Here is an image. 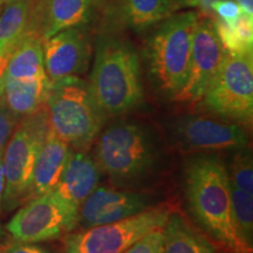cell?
Wrapping results in <instances>:
<instances>
[{
  "label": "cell",
  "instance_id": "6da1fadb",
  "mask_svg": "<svg viewBox=\"0 0 253 253\" xmlns=\"http://www.w3.org/2000/svg\"><path fill=\"white\" fill-rule=\"evenodd\" d=\"M189 210L211 239L229 253H252L237 226L226 164L216 154L189 158L184 169Z\"/></svg>",
  "mask_w": 253,
  "mask_h": 253
},
{
  "label": "cell",
  "instance_id": "7a4b0ae2",
  "mask_svg": "<svg viewBox=\"0 0 253 253\" xmlns=\"http://www.w3.org/2000/svg\"><path fill=\"white\" fill-rule=\"evenodd\" d=\"M88 86L106 116L134 110L143 103L140 58L128 40L103 36L97 41Z\"/></svg>",
  "mask_w": 253,
  "mask_h": 253
},
{
  "label": "cell",
  "instance_id": "3957f363",
  "mask_svg": "<svg viewBox=\"0 0 253 253\" xmlns=\"http://www.w3.org/2000/svg\"><path fill=\"white\" fill-rule=\"evenodd\" d=\"M95 140L93 156L115 185L140 184L160 163V144L153 131L140 122H115L101 130Z\"/></svg>",
  "mask_w": 253,
  "mask_h": 253
},
{
  "label": "cell",
  "instance_id": "277c9868",
  "mask_svg": "<svg viewBox=\"0 0 253 253\" xmlns=\"http://www.w3.org/2000/svg\"><path fill=\"white\" fill-rule=\"evenodd\" d=\"M45 108L50 130L74 149H86L93 143L107 119L88 82L79 77L49 81Z\"/></svg>",
  "mask_w": 253,
  "mask_h": 253
},
{
  "label": "cell",
  "instance_id": "5b68a950",
  "mask_svg": "<svg viewBox=\"0 0 253 253\" xmlns=\"http://www.w3.org/2000/svg\"><path fill=\"white\" fill-rule=\"evenodd\" d=\"M197 12L170 15L150 37L147 46L149 71L163 93L173 97L184 86L191 58Z\"/></svg>",
  "mask_w": 253,
  "mask_h": 253
},
{
  "label": "cell",
  "instance_id": "8992f818",
  "mask_svg": "<svg viewBox=\"0 0 253 253\" xmlns=\"http://www.w3.org/2000/svg\"><path fill=\"white\" fill-rule=\"evenodd\" d=\"M49 130L45 106L19 121L2 151L5 190L2 207L13 210L26 201L34 164Z\"/></svg>",
  "mask_w": 253,
  "mask_h": 253
},
{
  "label": "cell",
  "instance_id": "52a82bcc",
  "mask_svg": "<svg viewBox=\"0 0 253 253\" xmlns=\"http://www.w3.org/2000/svg\"><path fill=\"white\" fill-rule=\"evenodd\" d=\"M219 119L243 126L253 118V56L226 52L216 77L201 100Z\"/></svg>",
  "mask_w": 253,
  "mask_h": 253
},
{
  "label": "cell",
  "instance_id": "ba28073f",
  "mask_svg": "<svg viewBox=\"0 0 253 253\" xmlns=\"http://www.w3.org/2000/svg\"><path fill=\"white\" fill-rule=\"evenodd\" d=\"M170 213L156 205L126 219L81 229L66 237L65 253H125L142 237L162 229Z\"/></svg>",
  "mask_w": 253,
  "mask_h": 253
},
{
  "label": "cell",
  "instance_id": "9c48e42d",
  "mask_svg": "<svg viewBox=\"0 0 253 253\" xmlns=\"http://www.w3.org/2000/svg\"><path fill=\"white\" fill-rule=\"evenodd\" d=\"M78 211L53 192L32 198L8 221L6 229L21 243H40L59 238L77 227Z\"/></svg>",
  "mask_w": 253,
  "mask_h": 253
},
{
  "label": "cell",
  "instance_id": "30bf717a",
  "mask_svg": "<svg viewBox=\"0 0 253 253\" xmlns=\"http://www.w3.org/2000/svg\"><path fill=\"white\" fill-rule=\"evenodd\" d=\"M225 53L214 30L211 14L197 12L188 78L184 86L172 99L177 102H201L216 77Z\"/></svg>",
  "mask_w": 253,
  "mask_h": 253
},
{
  "label": "cell",
  "instance_id": "8fae6325",
  "mask_svg": "<svg viewBox=\"0 0 253 253\" xmlns=\"http://www.w3.org/2000/svg\"><path fill=\"white\" fill-rule=\"evenodd\" d=\"M173 140L182 149L199 154L236 151L249 147L245 126L203 115L183 116L172 126Z\"/></svg>",
  "mask_w": 253,
  "mask_h": 253
},
{
  "label": "cell",
  "instance_id": "7c38bea8",
  "mask_svg": "<svg viewBox=\"0 0 253 253\" xmlns=\"http://www.w3.org/2000/svg\"><path fill=\"white\" fill-rule=\"evenodd\" d=\"M154 207H156L154 198L144 192L99 186L79 208L77 226L87 229L115 223Z\"/></svg>",
  "mask_w": 253,
  "mask_h": 253
},
{
  "label": "cell",
  "instance_id": "4fadbf2b",
  "mask_svg": "<svg viewBox=\"0 0 253 253\" xmlns=\"http://www.w3.org/2000/svg\"><path fill=\"white\" fill-rule=\"evenodd\" d=\"M89 58V38L82 26L67 28L43 40V63L49 81L82 74Z\"/></svg>",
  "mask_w": 253,
  "mask_h": 253
},
{
  "label": "cell",
  "instance_id": "5bb4252c",
  "mask_svg": "<svg viewBox=\"0 0 253 253\" xmlns=\"http://www.w3.org/2000/svg\"><path fill=\"white\" fill-rule=\"evenodd\" d=\"M100 0H34L30 31L43 40L90 20Z\"/></svg>",
  "mask_w": 253,
  "mask_h": 253
},
{
  "label": "cell",
  "instance_id": "9a60e30c",
  "mask_svg": "<svg viewBox=\"0 0 253 253\" xmlns=\"http://www.w3.org/2000/svg\"><path fill=\"white\" fill-rule=\"evenodd\" d=\"M102 173L93 154L72 149L60 181L50 192L78 211L88 196L100 186Z\"/></svg>",
  "mask_w": 253,
  "mask_h": 253
},
{
  "label": "cell",
  "instance_id": "2e32d148",
  "mask_svg": "<svg viewBox=\"0 0 253 253\" xmlns=\"http://www.w3.org/2000/svg\"><path fill=\"white\" fill-rule=\"evenodd\" d=\"M72 148L48 130L34 164L26 201L48 194L60 181Z\"/></svg>",
  "mask_w": 253,
  "mask_h": 253
},
{
  "label": "cell",
  "instance_id": "e0dca14e",
  "mask_svg": "<svg viewBox=\"0 0 253 253\" xmlns=\"http://www.w3.org/2000/svg\"><path fill=\"white\" fill-rule=\"evenodd\" d=\"M49 90L48 78L15 80L5 78V86L0 101L18 118L36 113L45 106Z\"/></svg>",
  "mask_w": 253,
  "mask_h": 253
},
{
  "label": "cell",
  "instance_id": "ac0fdd59",
  "mask_svg": "<svg viewBox=\"0 0 253 253\" xmlns=\"http://www.w3.org/2000/svg\"><path fill=\"white\" fill-rule=\"evenodd\" d=\"M43 63V39L33 31H28L9 53L5 78L15 80L46 78Z\"/></svg>",
  "mask_w": 253,
  "mask_h": 253
},
{
  "label": "cell",
  "instance_id": "d6986e66",
  "mask_svg": "<svg viewBox=\"0 0 253 253\" xmlns=\"http://www.w3.org/2000/svg\"><path fill=\"white\" fill-rule=\"evenodd\" d=\"M161 253H217V249L185 218L171 212L162 227Z\"/></svg>",
  "mask_w": 253,
  "mask_h": 253
},
{
  "label": "cell",
  "instance_id": "ffe728a7",
  "mask_svg": "<svg viewBox=\"0 0 253 253\" xmlns=\"http://www.w3.org/2000/svg\"><path fill=\"white\" fill-rule=\"evenodd\" d=\"M179 6L178 0H119V13L123 23L142 31L172 15Z\"/></svg>",
  "mask_w": 253,
  "mask_h": 253
},
{
  "label": "cell",
  "instance_id": "44dd1931",
  "mask_svg": "<svg viewBox=\"0 0 253 253\" xmlns=\"http://www.w3.org/2000/svg\"><path fill=\"white\" fill-rule=\"evenodd\" d=\"M34 0H20L5 5L0 14V54H8L30 31Z\"/></svg>",
  "mask_w": 253,
  "mask_h": 253
},
{
  "label": "cell",
  "instance_id": "7402d4cb",
  "mask_svg": "<svg viewBox=\"0 0 253 253\" xmlns=\"http://www.w3.org/2000/svg\"><path fill=\"white\" fill-rule=\"evenodd\" d=\"M211 19L226 52L235 54H252L253 53V17L242 12L238 20L229 25L211 14Z\"/></svg>",
  "mask_w": 253,
  "mask_h": 253
},
{
  "label": "cell",
  "instance_id": "603a6c76",
  "mask_svg": "<svg viewBox=\"0 0 253 253\" xmlns=\"http://www.w3.org/2000/svg\"><path fill=\"white\" fill-rule=\"evenodd\" d=\"M226 169L231 185L253 195V161L249 147L236 150Z\"/></svg>",
  "mask_w": 253,
  "mask_h": 253
},
{
  "label": "cell",
  "instance_id": "cb8c5ba5",
  "mask_svg": "<svg viewBox=\"0 0 253 253\" xmlns=\"http://www.w3.org/2000/svg\"><path fill=\"white\" fill-rule=\"evenodd\" d=\"M232 211L237 226L245 242L252 248L253 240V195L230 184Z\"/></svg>",
  "mask_w": 253,
  "mask_h": 253
},
{
  "label": "cell",
  "instance_id": "d4e9b609",
  "mask_svg": "<svg viewBox=\"0 0 253 253\" xmlns=\"http://www.w3.org/2000/svg\"><path fill=\"white\" fill-rule=\"evenodd\" d=\"M210 11L214 17L229 25L235 24L243 12L235 0H216L211 4Z\"/></svg>",
  "mask_w": 253,
  "mask_h": 253
},
{
  "label": "cell",
  "instance_id": "484cf974",
  "mask_svg": "<svg viewBox=\"0 0 253 253\" xmlns=\"http://www.w3.org/2000/svg\"><path fill=\"white\" fill-rule=\"evenodd\" d=\"M162 229H157L138 239L125 253H161Z\"/></svg>",
  "mask_w": 253,
  "mask_h": 253
},
{
  "label": "cell",
  "instance_id": "4316f807",
  "mask_svg": "<svg viewBox=\"0 0 253 253\" xmlns=\"http://www.w3.org/2000/svg\"><path fill=\"white\" fill-rule=\"evenodd\" d=\"M20 118L14 115L11 110L6 108L4 103L0 101V151L4 150L8 138L18 126Z\"/></svg>",
  "mask_w": 253,
  "mask_h": 253
},
{
  "label": "cell",
  "instance_id": "83f0119b",
  "mask_svg": "<svg viewBox=\"0 0 253 253\" xmlns=\"http://www.w3.org/2000/svg\"><path fill=\"white\" fill-rule=\"evenodd\" d=\"M0 253H49L47 250L37 246L32 243L17 242L0 249Z\"/></svg>",
  "mask_w": 253,
  "mask_h": 253
},
{
  "label": "cell",
  "instance_id": "f1b7e54d",
  "mask_svg": "<svg viewBox=\"0 0 253 253\" xmlns=\"http://www.w3.org/2000/svg\"><path fill=\"white\" fill-rule=\"evenodd\" d=\"M8 54H0V96L2 95L5 86V74H6V66L8 61Z\"/></svg>",
  "mask_w": 253,
  "mask_h": 253
},
{
  "label": "cell",
  "instance_id": "f546056e",
  "mask_svg": "<svg viewBox=\"0 0 253 253\" xmlns=\"http://www.w3.org/2000/svg\"><path fill=\"white\" fill-rule=\"evenodd\" d=\"M2 151H0V210L2 205V197H4L5 190V177H4V169H2Z\"/></svg>",
  "mask_w": 253,
  "mask_h": 253
},
{
  "label": "cell",
  "instance_id": "4dcf8cb0",
  "mask_svg": "<svg viewBox=\"0 0 253 253\" xmlns=\"http://www.w3.org/2000/svg\"><path fill=\"white\" fill-rule=\"evenodd\" d=\"M244 13L253 17V0H235Z\"/></svg>",
  "mask_w": 253,
  "mask_h": 253
},
{
  "label": "cell",
  "instance_id": "1f68e13d",
  "mask_svg": "<svg viewBox=\"0 0 253 253\" xmlns=\"http://www.w3.org/2000/svg\"><path fill=\"white\" fill-rule=\"evenodd\" d=\"M216 0H197V8L201 13L204 14H212L210 11V6Z\"/></svg>",
  "mask_w": 253,
  "mask_h": 253
},
{
  "label": "cell",
  "instance_id": "d6a6232c",
  "mask_svg": "<svg viewBox=\"0 0 253 253\" xmlns=\"http://www.w3.org/2000/svg\"><path fill=\"white\" fill-rule=\"evenodd\" d=\"M181 6H188V7H197V0H178Z\"/></svg>",
  "mask_w": 253,
  "mask_h": 253
},
{
  "label": "cell",
  "instance_id": "836d02e7",
  "mask_svg": "<svg viewBox=\"0 0 253 253\" xmlns=\"http://www.w3.org/2000/svg\"><path fill=\"white\" fill-rule=\"evenodd\" d=\"M15 1H20V0H0V5L12 4V2H15Z\"/></svg>",
  "mask_w": 253,
  "mask_h": 253
},
{
  "label": "cell",
  "instance_id": "e575fe53",
  "mask_svg": "<svg viewBox=\"0 0 253 253\" xmlns=\"http://www.w3.org/2000/svg\"><path fill=\"white\" fill-rule=\"evenodd\" d=\"M0 6H1V5H0Z\"/></svg>",
  "mask_w": 253,
  "mask_h": 253
},
{
  "label": "cell",
  "instance_id": "d590c367",
  "mask_svg": "<svg viewBox=\"0 0 253 253\" xmlns=\"http://www.w3.org/2000/svg\"><path fill=\"white\" fill-rule=\"evenodd\" d=\"M227 253H229V252H227Z\"/></svg>",
  "mask_w": 253,
  "mask_h": 253
}]
</instances>
